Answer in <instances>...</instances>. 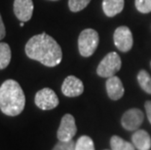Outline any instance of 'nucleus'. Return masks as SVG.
Here are the masks:
<instances>
[{"mask_svg": "<svg viewBox=\"0 0 151 150\" xmlns=\"http://www.w3.org/2000/svg\"><path fill=\"white\" fill-rule=\"evenodd\" d=\"M24 51L29 59L48 67L57 66L63 60L62 48L52 36L45 32L31 37L25 44Z\"/></svg>", "mask_w": 151, "mask_h": 150, "instance_id": "nucleus-1", "label": "nucleus"}, {"mask_svg": "<svg viewBox=\"0 0 151 150\" xmlns=\"http://www.w3.org/2000/svg\"><path fill=\"white\" fill-rule=\"evenodd\" d=\"M25 105L24 91L17 81L8 79L0 86V110L5 115L17 116Z\"/></svg>", "mask_w": 151, "mask_h": 150, "instance_id": "nucleus-2", "label": "nucleus"}, {"mask_svg": "<svg viewBox=\"0 0 151 150\" xmlns=\"http://www.w3.org/2000/svg\"><path fill=\"white\" fill-rule=\"evenodd\" d=\"M99 33L93 28H86L79 34L78 50L80 55L85 58L91 57L99 46Z\"/></svg>", "mask_w": 151, "mask_h": 150, "instance_id": "nucleus-3", "label": "nucleus"}, {"mask_svg": "<svg viewBox=\"0 0 151 150\" xmlns=\"http://www.w3.org/2000/svg\"><path fill=\"white\" fill-rule=\"evenodd\" d=\"M122 60L120 56L116 52L108 53L97 68V73L99 76L104 78H109L111 76H114L121 69Z\"/></svg>", "mask_w": 151, "mask_h": 150, "instance_id": "nucleus-4", "label": "nucleus"}, {"mask_svg": "<svg viewBox=\"0 0 151 150\" xmlns=\"http://www.w3.org/2000/svg\"><path fill=\"white\" fill-rule=\"evenodd\" d=\"M34 103L42 110H51L59 105V98L52 89L44 88L35 95Z\"/></svg>", "mask_w": 151, "mask_h": 150, "instance_id": "nucleus-5", "label": "nucleus"}, {"mask_svg": "<svg viewBox=\"0 0 151 150\" xmlns=\"http://www.w3.org/2000/svg\"><path fill=\"white\" fill-rule=\"evenodd\" d=\"M114 45L120 52L126 53L132 49L134 44L133 33L128 27H119L114 31L113 34Z\"/></svg>", "mask_w": 151, "mask_h": 150, "instance_id": "nucleus-6", "label": "nucleus"}, {"mask_svg": "<svg viewBox=\"0 0 151 150\" xmlns=\"http://www.w3.org/2000/svg\"><path fill=\"white\" fill-rule=\"evenodd\" d=\"M77 132L75 119L71 114H65L62 118L57 136L60 141H68L74 138Z\"/></svg>", "mask_w": 151, "mask_h": 150, "instance_id": "nucleus-7", "label": "nucleus"}, {"mask_svg": "<svg viewBox=\"0 0 151 150\" xmlns=\"http://www.w3.org/2000/svg\"><path fill=\"white\" fill-rule=\"evenodd\" d=\"M143 113L139 108H131L123 114L121 124L128 131H137L143 122Z\"/></svg>", "mask_w": 151, "mask_h": 150, "instance_id": "nucleus-8", "label": "nucleus"}, {"mask_svg": "<svg viewBox=\"0 0 151 150\" xmlns=\"http://www.w3.org/2000/svg\"><path fill=\"white\" fill-rule=\"evenodd\" d=\"M62 92L65 97H78L84 92V85H83V82L75 76H67L62 85Z\"/></svg>", "mask_w": 151, "mask_h": 150, "instance_id": "nucleus-9", "label": "nucleus"}, {"mask_svg": "<svg viewBox=\"0 0 151 150\" xmlns=\"http://www.w3.org/2000/svg\"><path fill=\"white\" fill-rule=\"evenodd\" d=\"M33 2L32 0H15L14 13L21 22H28L33 14Z\"/></svg>", "mask_w": 151, "mask_h": 150, "instance_id": "nucleus-10", "label": "nucleus"}, {"mask_svg": "<svg viewBox=\"0 0 151 150\" xmlns=\"http://www.w3.org/2000/svg\"><path fill=\"white\" fill-rule=\"evenodd\" d=\"M105 87H106L108 97L112 100H118L124 95L125 90L123 83L117 76L114 75L109 77L105 83Z\"/></svg>", "mask_w": 151, "mask_h": 150, "instance_id": "nucleus-11", "label": "nucleus"}, {"mask_svg": "<svg viewBox=\"0 0 151 150\" xmlns=\"http://www.w3.org/2000/svg\"><path fill=\"white\" fill-rule=\"evenodd\" d=\"M132 141L137 150H149L151 148V138L144 130H137L132 136Z\"/></svg>", "mask_w": 151, "mask_h": 150, "instance_id": "nucleus-12", "label": "nucleus"}, {"mask_svg": "<svg viewBox=\"0 0 151 150\" xmlns=\"http://www.w3.org/2000/svg\"><path fill=\"white\" fill-rule=\"evenodd\" d=\"M124 4V0H104L102 10L107 17L112 18L123 11Z\"/></svg>", "mask_w": 151, "mask_h": 150, "instance_id": "nucleus-13", "label": "nucleus"}, {"mask_svg": "<svg viewBox=\"0 0 151 150\" xmlns=\"http://www.w3.org/2000/svg\"><path fill=\"white\" fill-rule=\"evenodd\" d=\"M12 54L10 46L7 43H0V69H4L9 65L11 62Z\"/></svg>", "mask_w": 151, "mask_h": 150, "instance_id": "nucleus-14", "label": "nucleus"}, {"mask_svg": "<svg viewBox=\"0 0 151 150\" xmlns=\"http://www.w3.org/2000/svg\"><path fill=\"white\" fill-rule=\"evenodd\" d=\"M111 150H134V145L118 136H113L110 139Z\"/></svg>", "mask_w": 151, "mask_h": 150, "instance_id": "nucleus-15", "label": "nucleus"}, {"mask_svg": "<svg viewBox=\"0 0 151 150\" xmlns=\"http://www.w3.org/2000/svg\"><path fill=\"white\" fill-rule=\"evenodd\" d=\"M137 82L142 90L151 95V76L145 70H140L137 74Z\"/></svg>", "mask_w": 151, "mask_h": 150, "instance_id": "nucleus-16", "label": "nucleus"}, {"mask_svg": "<svg viewBox=\"0 0 151 150\" xmlns=\"http://www.w3.org/2000/svg\"><path fill=\"white\" fill-rule=\"evenodd\" d=\"M75 150H95L94 141L88 136H80L76 141Z\"/></svg>", "mask_w": 151, "mask_h": 150, "instance_id": "nucleus-17", "label": "nucleus"}, {"mask_svg": "<svg viewBox=\"0 0 151 150\" xmlns=\"http://www.w3.org/2000/svg\"><path fill=\"white\" fill-rule=\"evenodd\" d=\"M91 0H68V7L71 12H80L89 5Z\"/></svg>", "mask_w": 151, "mask_h": 150, "instance_id": "nucleus-18", "label": "nucleus"}, {"mask_svg": "<svg viewBox=\"0 0 151 150\" xmlns=\"http://www.w3.org/2000/svg\"><path fill=\"white\" fill-rule=\"evenodd\" d=\"M137 10L142 14H148L151 12V0H134Z\"/></svg>", "mask_w": 151, "mask_h": 150, "instance_id": "nucleus-19", "label": "nucleus"}, {"mask_svg": "<svg viewBox=\"0 0 151 150\" xmlns=\"http://www.w3.org/2000/svg\"><path fill=\"white\" fill-rule=\"evenodd\" d=\"M76 142L73 141V139L68 141H60L54 146L53 150H75Z\"/></svg>", "mask_w": 151, "mask_h": 150, "instance_id": "nucleus-20", "label": "nucleus"}, {"mask_svg": "<svg viewBox=\"0 0 151 150\" xmlns=\"http://www.w3.org/2000/svg\"><path fill=\"white\" fill-rule=\"evenodd\" d=\"M6 35V30H5V25L2 21L1 14H0V40H2Z\"/></svg>", "mask_w": 151, "mask_h": 150, "instance_id": "nucleus-21", "label": "nucleus"}, {"mask_svg": "<svg viewBox=\"0 0 151 150\" xmlns=\"http://www.w3.org/2000/svg\"><path fill=\"white\" fill-rule=\"evenodd\" d=\"M145 110H146V115L148 118L149 123L151 124V100H147L145 103Z\"/></svg>", "mask_w": 151, "mask_h": 150, "instance_id": "nucleus-22", "label": "nucleus"}, {"mask_svg": "<svg viewBox=\"0 0 151 150\" xmlns=\"http://www.w3.org/2000/svg\"><path fill=\"white\" fill-rule=\"evenodd\" d=\"M24 22H22V23L20 24V25H21V27H24Z\"/></svg>", "mask_w": 151, "mask_h": 150, "instance_id": "nucleus-23", "label": "nucleus"}, {"mask_svg": "<svg viewBox=\"0 0 151 150\" xmlns=\"http://www.w3.org/2000/svg\"><path fill=\"white\" fill-rule=\"evenodd\" d=\"M51 1H58V0H51Z\"/></svg>", "mask_w": 151, "mask_h": 150, "instance_id": "nucleus-24", "label": "nucleus"}, {"mask_svg": "<svg viewBox=\"0 0 151 150\" xmlns=\"http://www.w3.org/2000/svg\"><path fill=\"white\" fill-rule=\"evenodd\" d=\"M150 66H151V62H150Z\"/></svg>", "mask_w": 151, "mask_h": 150, "instance_id": "nucleus-25", "label": "nucleus"}]
</instances>
